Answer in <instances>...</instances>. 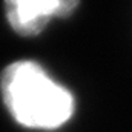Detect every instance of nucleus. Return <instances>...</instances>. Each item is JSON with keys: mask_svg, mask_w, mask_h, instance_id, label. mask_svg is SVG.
I'll return each mask as SVG.
<instances>
[{"mask_svg": "<svg viewBox=\"0 0 132 132\" xmlns=\"http://www.w3.org/2000/svg\"><path fill=\"white\" fill-rule=\"evenodd\" d=\"M0 91L9 114L26 128L54 129L74 114L72 94L31 60L6 66L0 75Z\"/></svg>", "mask_w": 132, "mask_h": 132, "instance_id": "nucleus-1", "label": "nucleus"}, {"mask_svg": "<svg viewBox=\"0 0 132 132\" xmlns=\"http://www.w3.org/2000/svg\"><path fill=\"white\" fill-rule=\"evenodd\" d=\"M78 6V0H5L6 19L20 35H37L52 17L65 19Z\"/></svg>", "mask_w": 132, "mask_h": 132, "instance_id": "nucleus-2", "label": "nucleus"}]
</instances>
